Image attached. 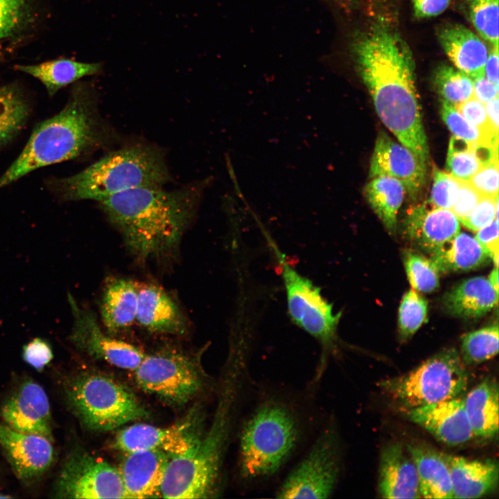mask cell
<instances>
[{
    "label": "cell",
    "instance_id": "obj_52",
    "mask_svg": "<svg viewBox=\"0 0 499 499\" xmlns=\"http://www.w3.org/2000/svg\"><path fill=\"white\" fill-rule=\"evenodd\" d=\"M488 280L493 289L498 292V267H495L491 272Z\"/></svg>",
    "mask_w": 499,
    "mask_h": 499
},
{
    "label": "cell",
    "instance_id": "obj_26",
    "mask_svg": "<svg viewBox=\"0 0 499 499\" xmlns=\"http://www.w3.org/2000/svg\"><path fill=\"white\" fill-rule=\"evenodd\" d=\"M407 450L417 468L421 498H453L444 453L421 444H408Z\"/></svg>",
    "mask_w": 499,
    "mask_h": 499
},
{
    "label": "cell",
    "instance_id": "obj_15",
    "mask_svg": "<svg viewBox=\"0 0 499 499\" xmlns=\"http://www.w3.org/2000/svg\"><path fill=\"white\" fill-rule=\"evenodd\" d=\"M0 446L16 476L25 482L41 477L54 459L51 440L39 435L15 430L2 423Z\"/></svg>",
    "mask_w": 499,
    "mask_h": 499
},
{
    "label": "cell",
    "instance_id": "obj_16",
    "mask_svg": "<svg viewBox=\"0 0 499 499\" xmlns=\"http://www.w3.org/2000/svg\"><path fill=\"white\" fill-rule=\"evenodd\" d=\"M426 163L385 132L378 134L372 153L369 177L387 176L399 180L412 197L425 183Z\"/></svg>",
    "mask_w": 499,
    "mask_h": 499
},
{
    "label": "cell",
    "instance_id": "obj_5",
    "mask_svg": "<svg viewBox=\"0 0 499 499\" xmlns=\"http://www.w3.org/2000/svg\"><path fill=\"white\" fill-rule=\"evenodd\" d=\"M170 175L162 151L154 145L132 143L112 150L82 170L56 182L66 200L105 198L141 187H163Z\"/></svg>",
    "mask_w": 499,
    "mask_h": 499
},
{
    "label": "cell",
    "instance_id": "obj_4",
    "mask_svg": "<svg viewBox=\"0 0 499 499\" xmlns=\"http://www.w3.org/2000/svg\"><path fill=\"white\" fill-rule=\"evenodd\" d=\"M303 430L301 414L288 400L277 394L261 399L239 430V479L252 484L276 475L295 451Z\"/></svg>",
    "mask_w": 499,
    "mask_h": 499
},
{
    "label": "cell",
    "instance_id": "obj_28",
    "mask_svg": "<svg viewBox=\"0 0 499 499\" xmlns=\"http://www.w3.org/2000/svg\"><path fill=\"white\" fill-rule=\"evenodd\" d=\"M15 69L37 79L52 96L82 78L99 73L102 64L59 58L35 64H16Z\"/></svg>",
    "mask_w": 499,
    "mask_h": 499
},
{
    "label": "cell",
    "instance_id": "obj_11",
    "mask_svg": "<svg viewBox=\"0 0 499 499\" xmlns=\"http://www.w3.org/2000/svg\"><path fill=\"white\" fill-rule=\"evenodd\" d=\"M55 493L62 498H127L119 469L83 451L67 459Z\"/></svg>",
    "mask_w": 499,
    "mask_h": 499
},
{
    "label": "cell",
    "instance_id": "obj_19",
    "mask_svg": "<svg viewBox=\"0 0 499 499\" xmlns=\"http://www.w3.org/2000/svg\"><path fill=\"white\" fill-rule=\"evenodd\" d=\"M44 13L42 0H0V61L10 58L35 36Z\"/></svg>",
    "mask_w": 499,
    "mask_h": 499
},
{
    "label": "cell",
    "instance_id": "obj_12",
    "mask_svg": "<svg viewBox=\"0 0 499 499\" xmlns=\"http://www.w3.org/2000/svg\"><path fill=\"white\" fill-rule=\"evenodd\" d=\"M73 315L69 339L80 351L89 356L116 367L134 371L146 353L136 346L116 339L100 327L94 313L79 305L68 295Z\"/></svg>",
    "mask_w": 499,
    "mask_h": 499
},
{
    "label": "cell",
    "instance_id": "obj_13",
    "mask_svg": "<svg viewBox=\"0 0 499 499\" xmlns=\"http://www.w3.org/2000/svg\"><path fill=\"white\" fill-rule=\"evenodd\" d=\"M201 415L194 414L168 427L135 423L121 429L116 435L114 447L125 453L141 450H159L171 457L189 450L200 438Z\"/></svg>",
    "mask_w": 499,
    "mask_h": 499
},
{
    "label": "cell",
    "instance_id": "obj_8",
    "mask_svg": "<svg viewBox=\"0 0 499 499\" xmlns=\"http://www.w3.org/2000/svg\"><path fill=\"white\" fill-rule=\"evenodd\" d=\"M469 374L454 348L445 349L403 375L382 380L378 385L402 410L459 397Z\"/></svg>",
    "mask_w": 499,
    "mask_h": 499
},
{
    "label": "cell",
    "instance_id": "obj_7",
    "mask_svg": "<svg viewBox=\"0 0 499 499\" xmlns=\"http://www.w3.org/2000/svg\"><path fill=\"white\" fill-rule=\"evenodd\" d=\"M65 393L73 412L91 430H112L149 415L128 386L104 374L80 373L68 380Z\"/></svg>",
    "mask_w": 499,
    "mask_h": 499
},
{
    "label": "cell",
    "instance_id": "obj_50",
    "mask_svg": "<svg viewBox=\"0 0 499 499\" xmlns=\"http://www.w3.org/2000/svg\"><path fill=\"white\" fill-rule=\"evenodd\" d=\"M484 105L489 125L494 132L498 133V96L489 100Z\"/></svg>",
    "mask_w": 499,
    "mask_h": 499
},
{
    "label": "cell",
    "instance_id": "obj_2",
    "mask_svg": "<svg viewBox=\"0 0 499 499\" xmlns=\"http://www.w3.org/2000/svg\"><path fill=\"white\" fill-rule=\"evenodd\" d=\"M202 189L200 183L173 191L141 187L98 202L128 252L138 263L146 264L175 255L196 213Z\"/></svg>",
    "mask_w": 499,
    "mask_h": 499
},
{
    "label": "cell",
    "instance_id": "obj_18",
    "mask_svg": "<svg viewBox=\"0 0 499 499\" xmlns=\"http://www.w3.org/2000/svg\"><path fill=\"white\" fill-rule=\"evenodd\" d=\"M136 322L146 331L155 335H183L187 333V320L171 296L154 283H137Z\"/></svg>",
    "mask_w": 499,
    "mask_h": 499
},
{
    "label": "cell",
    "instance_id": "obj_30",
    "mask_svg": "<svg viewBox=\"0 0 499 499\" xmlns=\"http://www.w3.org/2000/svg\"><path fill=\"white\" fill-rule=\"evenodd\" d=\"M430 260L439 273L476 269L491 257L477 239L459 232L440 249L430 254Z\"/></svg>",
    "mask_w": 499,
    "mask_h": 499
},
{
    "label": "cell",
    "instance_id": "obj_46",
    "mask_svg": "<svg viewBox=\"0 0 499 499\" xmlns=\"http://www.w3.org/2000/svg\"><path fill=\"white\" fill-rule=\"evenodd\" d=\"M476 232L475 238L487 251L495 266L498 267L499 250L498 218Z\"/></svg>",
    "mask_w": 499,
    "mask_h": 499
},
{
    "label": "cell",
    "instance_id": "obj_25",
    "mask_svg": "<svg viewBox=\"0 0 499 499\" xmlns=\"http://www.w3.org/2000/svg\"><path fill=\"white\" fill-rule=\"evenodd\" d=\"M137 308V283L126 278H109L100 308L105 331L115 337L127 331L136 322Z\"/></svg>",
    "mask_w": 499,
    "mask_h": 499
},
{
    "label": "cell",
    "instance_id": "obj_45",
    "mask_svg": "<svg viewBox=\"0 0 499 499\" xmlns=\"http://www.w3.org/2000/svg\"><path fill=\"white\" fill-rule=\"evenodd\" d=\"M481 196L468 181L460 180L457 198L450 211L462 223L469 217Z\"/></svg>",
    "mask_w": 499,
    "mask_h": 499
},
{
    "label": "cell",
    "instance_id": "obj_1",
    "mask_svg": "<svg viewBox=\"0 0 499 499\" xmlns=\"http://www.w3.org/2000/svg\"><path fill=\"white\" fill-rule=\"evenodd\" d=\"M351 51L381 121L403 146L426 163L427 137L414 60L408 44L390 25L379 22L354 38Z\"/></svg>",
    "mask_w": 499,
    "mask_h": 499
},
{
    "label": "cell",
    "instance_id": "obj_47",
    "mask_svg": "<svg viewBox=\"0 0 499 499\" xmlns=\"http://www.w3.org/2000/svg\"><path fill=\"white\" fill-rule=\"evenodd\" d=\"M450 0H412L414 16L419 19L437 16L449 6Z\"/></svg>",
    "mask_w": 499,
    "mask_h": 499
},
{
    "label": "cell",
    "instance_id": "obj_49",
    "mask_svg": "<svg viewBox=\"0 0 499 499\" xmlns=\"http://www.w3.org/2000/svg\"><path fill=\"white\" fill-rule=\"evenodd\" d=\"M498 48L493 47L489 52L485 64V77L498 87Z\"/></svg>",
    "mask_w": 499,
    "mask_h": 499
},
{
    "label": "cell",
    "instance_id": "obj_3",
    "mask_svg": "<svg viewBox=\"0 0 499 499\" xmlns=\"http://www.w3.org/2000/svg\"><path fill=\"white\" fill-rule=\"evenodd\" d=\"M98 102L94 88L76 85L63 109L35 127L21 153L0 177V189L36 169L110 144L114 133L101 117Z\"/></svg>",
    "mask_w": 499,
    "mask_h": 499
},
{
    "label": "cell",
    "instance_id": "obj_40",
    "mask_svg": "<svg viewBox=\"0 0 499 499\" xmlns=\"http://www.w3.org/2000/svg\"><path fill=\"white\" fill-rule=\"evenodd\" d=\"M473 144L469 143L460 150H448L446 170L455 178L468 181L482 166L473 151Z\"/></svg>",
    "mask_w": 499,
    "mask_h": 499
},
{
    "label": "cell",
    "instance_id": "obj_27",
    "mask_svg": "<svg viewBox=\"0 0 499 499\" xmlns=\"http://www.w3.org/2000/svg\"><path fill=\"white\" fill-rule=\"evenodd\" d=\"M498 294L488 279L475 277L464 280L449 291L444 304L449 313L455 316L475 319L484 315L498 304Z\"/></svg>",
    "mask_w": 499,
    "mask_h": 499
},
{
    "label": "cell",
    "instance_id": "obj_17",
    "mask_svg": "<svg viewBox=\"0 0 499 499\" xmlns=\"http://www.w3.org/2000/svg\"><path fill=\"white\" fill-rule=\"evenodd\" d=\"M404 412L410 421L447 445H460L474 437L465 411L464 399L459 396Z\"/></svg>",
    "mask_w": 499,
    "mask_h": 499
},
{
    "label": "cell",
    "instance_id": "obj_34",
    "mask_svg": "<svg viewBox=\"0 0 499 499\" xmlns=\"http://www.w3.org/2000/svg\"><path fill=\"white\" fill-rule=\"evenodd\" d=\"M498 325L470 332L462 339L461 358L464 364L477 365L493 358L498 352Z\"/></svg>",
    "mask_w": 499,
    "mask_h": 499
},
{
    "label": "cell",
    "instance_id": "obj_42",
    "mask_svg": "<svg viewBox=\"0 0 499 499\" xmlns=\"http://www.w3.org/2000/svg\"><path fill=\"white\" fill-rule=\"evenodd\" d=\"M498 196L482 195L462 225L469 229L476 232L498 218Z\"/></svg>",
    "mask_w": 499,
    "mask_h": 499
},
{
    "label": "cell",
    "instance_id": "obj_35",
    "mask_svg": "<svg viewBox=\"0 0 499 499\" xmlns=\"http://www.w3.org/2000/svg\"><path fill=\"white\" fill-rule=\"evenodd\" d=\"M404 265L412 288L419 292H431L439 285V272L430 259L410 250L404 254Z\"/></svg>",
    "mask_w": 499,
    "mask_h": 499
},
{
    "label": "cell",
    "instance_id": "obj_38",
    "mask_svg": "<svg viewBox=\"0 0 499 499\" xmlns=\"http://www.w3.org/2000/svg\"><path fill=\"white\" fill-rule=\"evenodd\" d=\"M441 114L443 121L454 136L471 143H485L493 146L482 133L459 112L455 106L442 101Z\"/></svg>",
    "mask_w": 499,
    "mask_h": 499
},
{
    "label": "cell",
    "instance_id": "obj_22",
    "mask_svg": "<svg viewBox=\"0 0 499 499\" xmlns=\"http://www.w3.org/2000/svg\"><path fill=\"white\" fill-rule=\"evenodd\" d=\"M378 492L383 498H420L416 466L400 443L385 446L379 464Z\"/></svg>",
    "mask_w": 499,
    "mask_h": 499
},
{
    "label": "cell",
    "instance_id": "obj_48",
    "mask_svg": "<svg viewBox=\"0 0 499 499\" xmlns=\"http://www.w3.org/2000/svg\"><path fill=\"white\" fill-rule=\"evenodd\" d=\"M473 96L483 103L498 96V87L485 76L473 79Z\"/></svg>",
    "mask_w": 499,
    "mask_h": 499
},
{
    "label": "cell",
    "instance_id": "obj_33",
    "mask_svg": "<svg viewBox=\"0 0 499 499\" xmlns=\"http://www.w3.org/2000/svg\"><path fill=\"white\" fill-rule=\"evenodd\" d=\"M433 82L442 101L455 107L473 96V79L448 64L437 68Z\"/></svg>",
    "mask_w": 499,
    "mask_h": 499
},
{
    "label": "cell",
    "instance_id": "obj_32",
    "mask_svg": "<svg viewBox=\"0 0 499 499\" xmlns=\"http://www.w3.org/2000/svg\"><path fill=\"white\" fill-rule=\"evenodd\" d=\"M29 111L28 101L17 85L9 84L0 87V147L20 132Z\"/></svg>",
    "mask_w": 499,
    "mask_h": 499
},
{
    "label": "cell",
    "instance_id": "obj_10",
    "mask_svg": "<svg viewBox=\"0 0 499 499\" xmlns=\"http://www.w3.org/2000/svg\"><path fill=\"white\" fill-rule=\"evenodd\" d=\"M340 469L338 434L331 423L322 429L305 456L285 478L276 498H329L338 482Z\"/></svg>",
    "mask_w": 499,
    "mask_h": 499
},
{
    "label": "cell",
    "instance_id": "obj_6",
    "mask_svg": "<svg viewBox=\"0 0 499 499\" xmlns=\"http://www.w3.org/2000/svg\"><path fill=\"white\" fill-rule=\"evenodd\" d=\"M284 287L288 316L297 327L320 346V358L311 385L319 383L331 356L338 348V327L341 313L322 295L321 288L291 265L276 243L267 238Z\"/></svg>",
    "mask_w": 499,
    "mask_h": 499
},
{
    "label": "cell",
    "instance_id": "obj_24",
    "mask_svg": "<svg viewBox=\"0 0 499 499\" xmlns=\"http://www.w3.org/2000/svg\"><path fill=\"white\" fill-rule=\"evenodd\" d=\"M453 498H478L493 491L498 482V466L493 459H471L444 454Z\"/></svg>",
    "mask_w": 499,
    "mask_h": 499
},
{
    "label": "cell",
    "instance_id": "obj_36",
    "mask_svg": "<svg viewBox=\"0 0 499 499\" xmlns=\"http://www.w3.org/2000/svg\"><path fill=\"white\" fill-rule=\"evenodd\" d=\"M468 12L481 37L498 48V0H468Z\"/></svg>",
    "mask_w": 499,
    "mask_h": 499
},
{
    "label": "cell",
    "instance_id": "obj_39",
    "mask_svg": "<svg viewBox=\"0 0 499 499\" xmlns=\"http://www.w3.org/2000/svg\"><path fill=\"white\" fill-rule=\"evenodd\" d=\"M459 185L460 180L435 169L429 202L435 207L450 210L457 198Z\"/></svg>",
    "mask_w": 499,
    "mask_h": 499
},
{
    "label": "cell",
    "instance_id": "obj_29",
    "mask_svg": "<svg viewBox=\"0 0 499 499\" xmlns=\"http://www.w3.org/2000/svg\"><path fill=\"white\" fill-rule=\"evenodd\" d=\"M464 405L474 437L490 438L498 432V387L487 378L464 398Z\"/></svg>",
    "mask_w": 499,
    "mask_h": 499
},
{
    "label": "cell",
    "instance_id": "obj_23",
    "mask_svg": "<svg viewBox=\"0 0 499 499\" xmlns=\"http://www.w3.org/2000/svg\"><path fill=\"white\" fill-rule=\"evenodd\" d=\"M437 39L453 66L472 79L484 75L489 51L473 32L459 24L439 28Z\"/></svg>",
    "mask_w": 499,
    "mask_h": 499
},
{
    "label": "cell",
    "instance_id": "obj_51",
    "mask_svg": "<svg viewBox=\"0 0 499 499\" xmlns=\"http://www.w3.org/2000/svg\"><path fill=\"white\" fill-rule=\"evenodd\" d=\"M340 9L346 12L354 11L358 6L359 0H331Z\"/></svg>",
    "mask_w": 499,
    "mask_h": 499
},
{
    "label": "cell",
    "instance_id": "obj_41",
    "mask_svg": "<svg viewBox=\"0 0 499 499\" xmlns=\"http://www.w3.org/2000/svg\"><path fill=\"white\" fill-rule=\"evenodd\" d=\"M457 110L485 137L491 145L498 147V133L491 128L484 103L473 96L456 106Z\"/></svg>",
    "mask_w": 499,
    "mask_h": 499
},
{
    "label": "cell",
    "instance_id": "obj_20",
    "mask_svg": "<svg viewBox=\"0 0 499 499\" xmlns=\"http://www.w3.org/2000/svg\"><path fill=\"white\" fill-rule=\"evenodd\" d=\"M404 230L412 244L430 255L460 231V225L450 210L428 202L409 211Z\"/></svg>",
    "mask_w": 499,
    "mask_h": 499
},
{
    "label": "cell",
    "instance_id": "obj_44",
    "mask_svg": "<svg viewBox=\"0 0 499 499\" xmlns=\"http://www.w3.org/2000/svg\"><path fill=\"white\" fill-rule=\"evenodd\" d=\"M23 359L37 371H42L53 359L51 345L44 339L37 338L24 345Z\"/></svg>",
    "mask_w": 499,
    "mask_h": 499
},
{
    "label": "cell",
    "instance_id": "obj_9",
    "mask_svg": "<svg viewBox=\"0 0 499 499\" xmlns=\"http://www.w3.org/2000/svg\"><path fill=\"white\" fill-rule=\"evenodd\" d=\"M199 355L173 347L146 353L133 371L136 383L143 391L168 404L184 405L204 386Z\"/></svg>",
    "mask_w": 499,
    "mask_h": 499
},
{
    "label": "cell",
    "instance_id": "obj_43",
    "mask_svg": "<svg viewBox=\"0 0 499 499\" xmlns=\"http://www.w3.org/2000/svg\"><path fill=\"white\" fill-rule=\"evenodd\" d=\"M498 161L480 168L468 182L481 195L498 196Z\"/></svg>",
    "mask_w": 499,
    "mask_h": 499
},
{
    "label": "cell",
    "instance_id": "obj_31",
    "mask_svg": "<svg viewBox=\"0 0 499 499\" xmlns=\"http://www.w3.org/2000/svg\"><path fill=\"white\" fill-rule=\"evenodd\" d=\"M405 193L399 180L387 176L373 177L365 186L367 202L390 233L396 231L397 214Z\"/></svg>",
    "mask_w": 499,
    "mask_h": 499
},
{
    "label": "cell",
    "instance_id": "obj_21",
    "mask_svg": "<svg viewBox=\"0 0 499 499\" xmlns=\"http://www.w3.org/2000/svg\"><path fill=\"white\" fill-rule=\"evenodd\" d=\"M125 454L118 469L127 498H161V485L172 457L159 450H141Z\"/></svg>",
    "mask_w": 499,
    "mask_h": 499
},
{
    "label": "cell",
    "instance_id": "obj_37",
    "mask_svg": "<svg viewBox=\"0 0 499 499\" xmlns=\"http://www.w3.org/2000/svg\"><path fill=\"white\" fill-rule=\"evenodd\" d=\"M428 313V303L415 290H410L403 296L399 309V329L400 338H410L425 322Z\"/></svg>",
    "mask_w": 499,
    "mask_h": 499
},
{
    "label": "cell",
    "instance_id": "obj_14",
    "mask_svg": "<svg viewBox=\"0 0 499 499\" xmlns=\"http://www.w3.org/2000/svg\"><path fill=\"white\" fill-rule=\"evenodd\" d=\"M1 415L6 425L15 430L53 441L49 399L35 381L28 380L19 385L3 403Z\"/></svg>",
    "mask_w": 499,
    "mask_h": 499
}]
</instances>
